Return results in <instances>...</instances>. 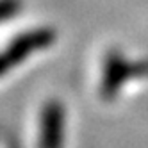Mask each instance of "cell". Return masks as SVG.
Masks as SVG:
<instances>
[{
	"instance_id": "1",
	"label": "cell",
	"mask_w": 148,
	"mask_h": 148,
	"mask_svg": "<svg viewBox=\"0 0 148 148\" xmlns=\"http://www.w3.org/2000/svg\"><path fill=\"white\" fill-rule=\"evenodd\" d=\"M148 77V59H129L118 48L107 52L102 64V79L98 93L105 102H114L125 84L134 79Z\"/></svg>"
},
{
	"instance_id": "2",
	"label": "cell",
	"mask_w": 148,
	"mask_h": 148,
	"mask_svg": "<svg viewBox=\"0 0 148 148\" xmlns=\"http://www.w3.org/2000/svg\"><path fill=\"white\" fill-rule=\"evenodd\" d=\"M56 41L57 30L48 25L30 29L14 36L4 50H0V79L5 77L9 71H13L27 59H30L36 52L50 48Z\"/></svg>"
},
{
	"instance_id": "3",
	"label": "cell",
	"mask_w": 148,
	"mask_h": 148,
	"mask_svg": "<svg viewBox=\"0 0 148 148\" xmlns=\"http://www.w3.org/2000/svg\"><path fill=\"white\" fill-rule=\"evenodd\" d=\"M66 134V107L61 100H48L39 111L38 148H62Z\"/></svg>"
},
{
	"instance_id": "4",
	"label": "cell",
	"mask_w": 148,
	"mask_h": 148,
	"mask_svg": "<svg viewBox=\"0 0 148 148\" xmlns=\"http://www.w3.org/2000/svg\"><path fill=\"white\" fill-rule=\"evenodd\" d=\"M23 7V0H0V23L14 18Z\"/></svg>"
},
{
	"instance_id": "5",
	"label": "cell",
	"mask_w": 148,
	"mask_h": 148,
	"mask_svg": "<svg viewBox=\"0 0 148 148\" xmlns=\"http://www.w3.org/2000/svg\"><path fill=\"white\" fill-rule=\"evenodd\" d=\"M9 148H16V146H14V145H11V146H9Z\"/></svg>"
}]
</instances>
